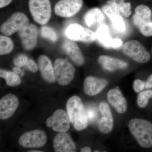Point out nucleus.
Masks as SVG:
<instances>
[{
  "mask_svg": "<svg viewBox=\"0 0 152 152\" xmlns=\"http://www.w3.org/2000/svg\"><path fill=\"white\" fill-rule=\"evenodd\" d=\"M66 110L71 123L76 130H83L87 127L89 121L80 98L75 96L70 98L67 102Z\"/></svg>",
  "mask_w": 152,
  "mask_h": 152,
  "instance_id": "obj_1",
  "label": "nucleus"
},
{
  "mask_svg": "<svg viewBox=\"0 0 152 152\" xmlns=\"http://www.w3.org/2000/svg\"><path fill=\"white\" fill-rule=\"evenodd\" d=\"M130 132L142 148L152 147V123L147 120L134 118L129 123Z\"/></svg>",
  "mask_w": 152,
  "mask_h": 152,
  "instance_id": "obj_2",
  "label": "nucleus"
},
{
  "mask_svg": "<svg viewBox=\"0 0 152 152\" xmlns=\"http://www.w3.org/2000/svg\"><path fill=\"white\" fill-rule=\"evenodd\" d=\"M29 9L35 21L39 24H46L51 17V4L50 0H29Z\"/></svg>",
  "mask_w": 152,
  "mask_h": 152,
  "instance_id": "obj_3",
  "label": "nucleus"
},
{
  "mask_svg": "<svg viewBox=\"0 0 152 152\" xmlns=\"http://www.w3.org/2000/svg\"><path fill=\"white\" fill-rule=\"evenodd\" d=\"M54 69L56 80L61 86H66L73 80L75 69L67 58L57 59Z\"/></svg>",
  "mask_w": 152,
  "mask_h": 152,
  "instance_id": "obj_4",
  "label": "nucleus"
},
{
  "mask_svg": "<svg viewBox=\"0 0 152 152\" xmlns=\"http://www.w3.org/2000/svg\"><path fill=\"white\" fill-rule=\"evenodd\" d=\"M29 20L25 14L17 12L12 15L1 25V32L6 36H11L28 26Z\"/></svg>",
  "mask_w": 152,
  "mask_h": 152,
  "instance_id": "obj_5",
  "label": "nucleus"
},
{
  "mask_svg": "<svg viewBox=\"0 0 152 152\" xmlns=\"http://www.w3.org/2000/svg\"><path fill=\"white\" fill-rule=\"evenodd\" d=\"M123 53L139 63H145L151 58L148 52L138 41L131 40L126 42L122 46Z\"/></svg>",
  "mask_w": 152,
  "mask_h": 152,
  "instance_id": "obj_6",
  "label": "nucleus"
},
{
  "mask_svg": "<svg viewBox=\"0 0 152 152\" xmlns=\"http://www.w3.org/2000/svg\"><path fill=\"white\" fill-rule=\"evenodd\" d=\"M67 37L71 40L91 43L97 39L96 33L77 23L70 25L66 31Z\"/></svg>",
  "mask_w": 152,
  "mask_h": 152,
  "instance_id": "obj_7",
  "label": "nucleus"
},
{
  "mask_svg": "<svg viewBox=\"0 0 152 152\" xmlns=\"http://www.w3.org/2000/svg\"><path fill=\"white\" fill-rule=\"evenodd\" d=\"M47 141L45 133L39 129L25 133L19 139L20 145L26 148H40L45 145Z\"/></svg>",
  "mask_w": 152,
  "mask_h": 152,
  "instance_id": "obj_8",
  "label": "nucleus"
},
{
  "mask_svg": "<svg viewBox=\"0 0 152 152\" xmlns=\"http://www.w3.org/2000/svg\"><path fill=\"white\" fill-rule=\"evenodd\" d=\"M83 4V0H60L55 5V12L60 17L71 18L80 10Z\"/></svg>",
  "mask_w": 152,
  "mask_h": 152,
  "instance_id": "obj_9",
  "label": "nucleus"
},
{
  "mask_svg": "<svg viewBox=\"0 0 152 152\" xmlns=\"http://www.w3.org/2000/svg\"><path fill=\"white\" fill-rule=\"evenodd\" d=\"M70 121L68 113L64 110L58 109L54 113L52 116L47 120L48 127L58 132H66L70 126Z\"/></svg>",
  "mask_w": 152,
  "mask_h": 152,
  "instance_id": "obj_10",
  "label": "nucleus"
},
{
  "mask_svg": "<svg viewBox=\"0 0 152 152\" xmlns=\"http://www.w3.org/2000/svg\"><path fill=\"white\" fill-rule=\"evenodd\" d=\"M39 30L37 26L29 24L26 28L19 31L18 36L22 46L26 50H31L34 48L37 42Z\"/></svg>",
  "mask_w": 152,
  "mask_h": 152,
  "instance_id": "obj_11",
  "label": "nucleus"
},
{
  "mask_svg": "<svg viewBox=\"0 0 152 152\" xmlns=\"http://www.w3.org/2000/svg\"><path fill=\"white\" fill-rule=\"evenodd\" d=\"M19 105V100L15 95L9 94L0 100V118L6 120L12 115Z\"/></svg>",
  "mask_w": 152,
  "mask_h": 152,
  "instance_id": "obj_12",
  "label": "nucleus"
},
{
  "mask_svg": "<svg viewBox=\"0 0 152 152\" xmlns=\"http://www.w3.org/2000/svg\"><path fill=\"white\" fill-rule=\"evenodd\" d=\"M99 109L102 115V118L98 124V129L101 132L108 134L113 127V118L109 105L105 102H101L99 105Z\"/></svg>",
  "mask_w": 152,
  "mask_h": 152,
  "instance_id": "obj_13",
  "label": "nucleus"
},
{
  "mask_svg": "<svg viewBox=\"0 0 152 152\" xmlns=\"http://www.w3.org/2000/svg\"><path fill=\"white\" fill-rule=\"evenodd\" d=\"M102 10L111 21L112 26L115 31L120 34H123L126 31V23L123 16L119 12L107 4L103 6Z\"/></svg>",
  "mask_w": 152,
  "mask_h": 152,
  "instance_id": "obj_14",
  "label": "nucleus"
},
{
  "mask_svg": "<svg viewBox=\"0 0 152 152\" xmlns=\"http://www.w3.org/2000/svg\"><path fill=\"white\" fill-rule=\"evenodd\" d=\"M107 84L105 79L89 76L84 82V92L88 96H95L100 93Z\"/></svg>",
  "mask_w": 152,
  "mask_h": 152,
  "instance_id": "obj_15",
  "label": "nucleus"
},
{
  "mask_svg": "<svg viewBox=\"0 0 152 152\" xmlns=\"http://www.w3.org/2000/svg\"><path fill=\"white\" fill-rule=\"evenodd\" d=\"M53 145L56 152H74L76 146L70 137L66 132H59L55 137Z\"/></svg>",
  "mask_w": 152,
  "mask_h": 152,
  "instance_id": "obj_16",
  "label": "nucleus"
},
{
  "mask_svg": "<svg viewBox=\"0 0 152 152\" xmlns=\"http://www.w3.org/2000/svg\"><path fill=\"white\" fill-rule=\"evenodd\" d=\"M62 48L64 51L74 63L78 66H82L85 62L83 55L75 41L66 40L64 42Z\"/></svg>",
  "mask_w": 152,
  "mask_h": 152,
  "instance_id": "obj_17",
  "label": "nucleus"
},
{
  "mask_svg": "<svg viewBox=\"0 0 152 152\" xmlns=\"http://www.w3.org/2000/svg\"><path fill=\"white\" fill-rule=\"evenodd\" d=\"M107 98L109 102L119 113H124L126 111V100L118 88L110 90L107 94Z\"/></svg>",
  "mask_w": 152,
  "mask_h": 152,
  "instance_id": "obj_18",
  "label": "nucleus"
},
{
  "mask_svg": "<svg viewBox=\"0 0 152 152\" xmlns=\"http://www.w3.org/2000/svg\"><path fill=\"white\" fill-rule=\"evenodd\" d=\"M38 67L43 79L48 83H52L56 82L54 69L51 62L46 56H41L38 60Z\"/></svg>",
  "mask_w": 152,
  "mask_h": 152,
  "instance_id": "obj_19",
  "label": "nucleus"
},
{
  "mask_svg": "<svg viewBox=\"0 0 152 152\" xmlns=\"http://www.w3.org/2000/svg\"><path fill=\"white\" fill-rule=\"evenodd\" d=\"M103 12L98 8L91 9L84 15L83 18L84 23L89 28L99 27L104 24V22L105 17Z\"/></svg>",
  "mask_w": 152,
  "mask_h": 152,
  "instance_id": "obj_20",
  "label": "nucleus"
},
{
  "mask_svg": "<svg viewBox=\"0 0 152 152\" xmlns=\"http://www.w3.org/2000/svg\"><path fill=\"white\" fill-rule=\"evenodd\" d=\"M152 14L151 10L148 6L143 4L137 6L132 17L133 23L138 28L145 23L152 21Z\"/></svg>",
  "mask_w": 152,
  "mask_h": 152,
  "instance_id": "obj_21",
  "label": "nucleus"
},
{
  "mask_svg": "<svg viewBox=\"0 0 152 152\" xmlns=\"http://www.w3.org/2000/svg\"><path fill=\"white\" fill-rule=\"evenodd\" d=\"M98 62L103 69L111 72L116 70L124 69L128 66V64L126 62L105 55L99 57Z\"/></svg>",
  "mask_w": 152,
  "mask_h": 152,
  "instance_id": "obj_22",
  "label": "nucleus"
},
{
  "mask_svg": "<svg viewBox=\"0 0 152 152\" xmlns=\"http://www.w3.org/2000/svg\"><path fill=\"white\" fill-rule=\"evenodd\" d=\"M97 39L102 45L107 48H112L114 39L112 37L109 28L104 24L101 25L97 28Z\"/></svg>",
  "mask_w": 152,
  "mask_h": 152,
  "instance_id": "obj_23",
  "label": "nucleus"
},
{
  "mask_svg": "<svg viewBox=\"0 0 152 152\" xmlns=\"http://www.w3.org/2000/svg\"><path fill=\"white\" fill-rule=\"evenodd\" d=\"M107 4L118 11L125 18H128L132 13L131 3L125 2V0H108Z\"/></svg>",
  "mask_w": 152,
  "mask_h": 152,
  "instance_id": "obj_24",
  "label": "nucleus"
},
{
  "mask_svg": "<svg viewBox=\"0 0 152 152\" xmlns=\"http://www.w3.org/2000/svg\"><path fill=\"white\" fill-rule=\"evenodd\" d=\"M0 77L5 80L6 84L9 86H17L21 83L20 77L14 72L1 69Z\"/></svg>",
  "mask_w": 152,
  "mask_h": 152,
  "instance_id": "obj_25",
  "label": "nucleus"
},
{
  "mask_svg": "<svg viewBox=\"0 0 152 152\" xmlns=\"http://www.w3.org/2000/svg\"><path fill=\"white\" fill-rule=\"evenodd\" d=\"M14 48V43L10 38L6 36H0V55L8 54Z\"/></svg>",
  "mask_w": 152,
  "mask_h": 152,
  "instance_id": "obj_26",
  "label": "nucleus"
},
{
  "mask_svg": "<svg viewBox=\"0 0 152 152\" xmlns=\"http://www.w3.org/2000/svg\"><path fill=\"white\" fill-rule=\"evenodd\" d=\"M40 34L42 37L53 42H56L58 39V36L56 32L53 28L48 26L42 27L40 31Z\"/></svg>",
  "mask_w": 152,
  "mask_h": 152,
  "instance_id": "obj_27",
  "label": "nucleus"
},
{
  "mask_svg": "<svg viewBox=\"0 0 152 152\" xmlns=\"http://www.w3.org/2000/svg\"><path fill=\"white\" fill-rule=\"evenodd\" d=\"M151 98H152V90H146L141 92L138 96L137 99L138 105L140 108L145 107Z\"/></svg>",
  "mask_w": 152,
  "mask_h": 152,
  "instance_id": "obj_28",
  "label": "nucleus"
},
{
  "mask_svg": "<svg viewBox=\"0 0 152 152\" xmlns=\"http://www.w3.org/2000/svg\"><path fill=\"white\" fill-rule=\"evenodd\" d=\"M29 58L27 56L24 54L18 55L15 58L14 60V64L15 65L19 68L22 67H26Z\"/></svg>",
  "mask_w": 152,
  "mask_h": 152,
  "instance_id": "obj_29",
  "label": "nucleus"
},
{
  "mask_svg": "<svg viewBox=\"0 0 152 152\" xmlns=\"http://www.w3.org/2000/svg\"><path fill=\"white\" fill-rule=\"evenodd\" d=\"M138 29L143 35L146 37H151L152 36V21L143 24L138 28Z\"/></svg>",
  "mask_w": 152,
  "mask_h": 152,
  "instance_id": "obj_30",
  "label": "nucleus"
},
{
  "mask_svg": "<svg viewBox=\"0 0 152 152\" xmlns=\"http://www.w3.org/2000/svg\"><path fill=\"white\" fill-rule=\"evenodd\" d=\"M86 114L88 121L93 122L96 121L98 117L97 110L94 107H89L86 110Z\"/></svg>",
  "mask_w": 152,
  "mask_h": 152,
  "instance_id": "obj_31",
  "label": "nucleus"
},
{
  "mask_svg": "<svg viewBox=\"0 0 152 152\" xmlns=\"http://www.w3.org/2000/svg\"><path fill=\"white\" fill-rule=\"evenodd\" d=\"M133 88L136 93L140 92L145 88V81L137 79L133 83Z\"/></svg>",
  "mask_w": 152,
  "mask_h": 152,
  "instance_id": "obj_32",
  "label": "nucleus"
},
{
  "mask_svg": "<svg viewBox=\"0 0 152 152\" xmlns=\"http://www.w3.org/2000/svg\"><path fill=\"white\" fill-rule=\"evenodd\" d=\"M25 68L30 72H36L37 71L39 67L36 63L32 59L29 58L27 64Z\"/></svg>",
  "mask_w": 152,
  "mask_h": 152,
  "instance_id": "obj_33",
  "label": "nucleus"
},
{
  "mask_svg": "<svg viewBox=\"0 0 152 152\" xmlns=\"http://www.w3.org/2000/svg\"><path fill=\"white\" fill-rule=\"evenodd\" d=\"M123 41L118 38H114L113 42L112 44V48L113 49L119 48L123 46Z\"/></svg>",
  "mask_w": 152,
  "mask_h": 152,
  "instance_id": "obj_34",
  "label": "nucleus"
},
{
  "mask_svg": "<svg viewBox=\"0 0 152 152\" xmlns=\"http://www.w3.org/2000/svg\"><path fill=\"white\" fill-rule=\"evenodd\" d=\"M145 88L149 89L152 88V74L150 75L147 79L145 81Z\"/></svg>",
  "mask_w": 152,
  "mask_h": 152,
  "instance_id": "obj_35",
  "label": "nucleus"
},
{
  "mask_svg": "<svg viewBox=\"0 0 152 152\" xmlns=\"http://www.w3.org/2000/svg\"><path fill=\"white\" fill-rule=\"evenodd\" d=\"M13 0H0V8L4 7L9 5Z\"/></svg>",
  "mask_w": 152,
  "mask_h": 152,
  "instance_id": "obj_36",
  "label": "nucleus"
},
{
  "mask_svg": "<svg viewBox=\"0 0 152 152\" xmlns=\"http://www.w3.org/2000/svg\"><path fill=\"white\" fill-rule=\"evenodd\" d=\"M81 152H91V150L89 147H86L85 148H83L80 150Z\"/></svg>",
  "mask_w": 152,
  "mask_h": 152,
  "instance_id": "obj_37",
  "label": "nucleus"
},
{
  "mask_svg": "<svg viewBox=\"0 0 152 152\" xmlns=\"http://www.w3.org/2000/svg\"><path fill=\"white\" fill-rule=\"evenodd\" d=\"M13 71L15 73L17 74L20 73L21 72V69L20 68L17 66L14 68Z\"/></svg>",
  "mask_w": 152,
  "mask_h": 152,
  "instance_id": "obj_38",
  "label": "nucleus"
},
{
  "mask_svg": "<svg viewBox=\"0 0 152 152\" xmlns=\"http://www.w3.org/2000/svg\"><path fill=\"white\" fill-rule=\"evenodd\" d=\"M29 152H43V151H35V150H33V151H29Z\"/></svg>",
  "mask_w": 152,
  "mask_h": 152,
  "instance_id": "obj_39",
  "label": "nucleus"
}]
</instances>
